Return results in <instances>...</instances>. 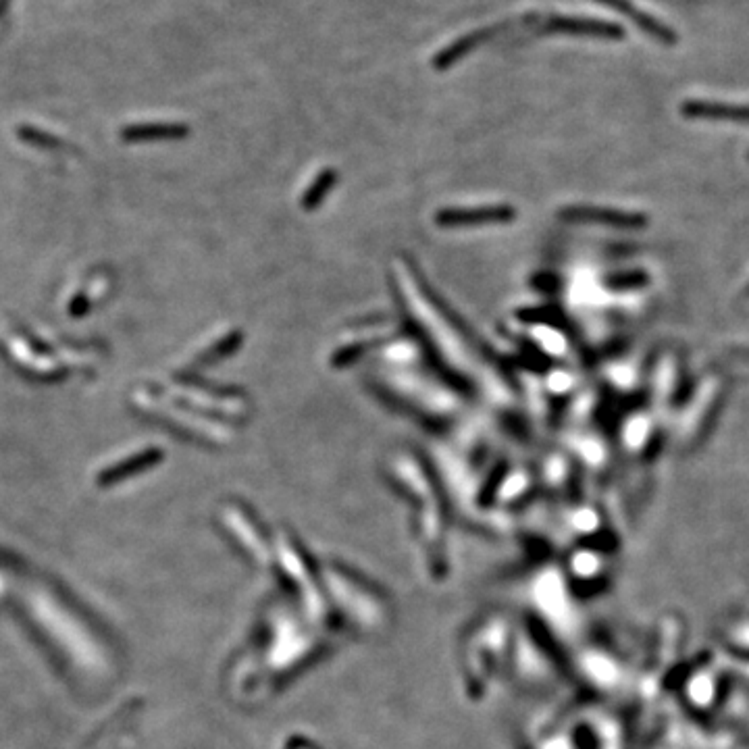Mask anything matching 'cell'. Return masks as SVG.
I'll return each mask as SVG.
<instances>
[{"mask_svg": "<svg viewBox=\"0 0 749 749\" xmlns=\"http://www.w3.org/2000/svg\"><path fill=\"white\" fill-rule=\"evenodd\" d=\"M560 217L573 223H598L618 229H641L648 225V217L641 213L598 209V206H568V209L560 211Z\"/></svg>", "mask_w": 749, "mask_h": 749, "instance_id": "6da1fadb", "label": "cell"}, {"mask_svg": "<svg viewBox=\"0 0 749 749\" xmlns=\"http://www.w3.org/2000/svg\"><path fill=\"white\" fill-rule=\"evenodd\" d=\"M514 219L510 206H479V209H448L437 215V223L446 227L458 225H485V223H506Z\"/></svg>", "mask_w": 749, "mask_h": 749, "instance_id": "7a4b0ae2", "label": "cell"}, {"mask_svg": "<svg viewBox=\"0 0 749 749\" xmlns=\"http://www.w3.org/2000/svg\"><path fill=\"white\" fill-rule=\"evenodd\" d=\"M683 113L691 119H720V121H741L749 123V107H727L710 105V102H687Z\"/></svg>", "mask_w": 749, "mask_h": 749, "instance_id": "3957f363", "label": "cell"}, {"mask_svg": "<svg viewBox=\"0 0 749 749\" xmlns=\"http://www.w3.org/2000/svg\"><path fill=\"white\" fill-rule=\"evenodd\" d=\"M186 129L179 125H136L127 127L123 138L132 142H144V140H165V138H179L184 136Z\"/></svg>", "mask_w": 749, "mask_h": 749, "instance_id": "277c9868", "label": "cell"}, {"mask_svg": "<svg viewBox=\"0 0 749 749\" xmlns=\"http://www.w3.org/2000/svg\"><path fill=\"white\" fill-rule=\"evenodd\" d=\"M159 458H161V454H159L157 450L142 452V454H138V456H134V458H127L125 462L119 464V467L107 471V473L102 475L100 479L105 481V483H111V481H115V479H121V477H125V475H132V473H138L140 469H146L148 464H152L154 460H159Z\"/></svg>", "mask_w": 749, "mask_h": 749, "instance_id": "5b68a950", "label": "cell"}, {"mask_svg": "<svg viewBox=\"0 0 749 749\" xmlns=\"http://www.w3.org/2000/svg\"><path fill=\"white\" fill-rule=\"evenodd\" d=\"M648 281L643 273H625V275H614L610 277V286L616 290H627V288H637L643 286Z\"/></svg>", "mask_w": 749, "mask_h": 749, "instance_id": "8992f818", "label": "cell"}, {"mask_svg": "<svg viewBox=\"0 0 749 749\" xmlns=\"http://www.w3.org/2000/svg\"><path fill=\"white\" fill-rule=\"evenodd\" d=\"M333 179H335V175H331V173H325L321 179H319V184L311 190V192H308L306 194V206H315L321 198H323V194L331 188V184H333Z\"/></svg>", "mask_w": 749, "mask_h": 749, "instance_id": "52a82bcc", "label": "cell"}, {"mask_svg": "<svg viewBox=\"0 0 749 749\" xmlns=\"http://www.w3.org/2000/svg\"><path fill=\"white\" fill-rule=\"evenodd\" d=\"M745 296H749V286H747V288H745Z\"/></svg>", "mask_w": 749, "mask_h": 749, "instance_id": "ba28073f", "label": "cell"}]
</instances>
